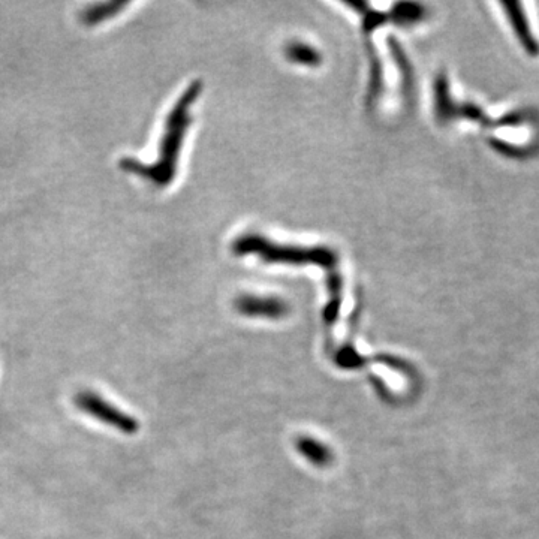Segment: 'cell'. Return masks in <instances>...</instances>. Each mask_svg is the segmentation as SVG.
Returning <instances> with one entry per match:
<instances>
[{"mask_svg":"<svg viewBox=\"0 0 539 539\" xmlns=\"http://www.w3.org/2000/svg\"><path fill=\"white\" fill-rule=\"evenodd\" d=\"M201 92H203V83L200 80L194 81L189 84L188 89L174 105L165 123V135L161 141L158 162L153 165H144L137 159L125 158L120 161L122 170L135 176L146 177L159 188L170 185L177 173V162H179L183 138L192 122L189 110L197 102Z\"/></svg>","mask_w":539,"mask_h":539,"instance_id":"cell-1","label":"cell"},{"mask_svg":"<svg viewBox=\"0 0 539 539\" xmlns=\"http://www.w3.org/2000/svg\"><path fill=\"white\" fill-rule=\"evenodd\" d=\"M237 257L257 255L269 264L286 266H319L328 271L337 269V254L325 246L300 248V246L277 245L260 234H246L233 243Z\"/></svg>","mask_w":539,"mask_h":539,"instance_id":"cell-2","label":"cell"},{"mask_svg":"<svg viewBox=\"0 0 539 539\" xmlns=\"http://www.w3.org/2000/svg\"><path fill=\"white\" fill-rule=\"evenodd\" d=\"M78 411L92 417L99 423L110 426L111 429L119 430L125 435H135L140 430V423L137 418L126 414L122 409L117 408L113 403L105 400L101 394L95 391L83 390L77 393L74 399Z\"/></svg>","mask_w":539,"mask_h":539,"instance_id":"cell-3","label":"cell"},{"mask_svg":"<svg viewBox=\"0 0 539 539\" xmlns=\"http://www.w3.org/2000/svg\"><path fill=\"white\" fill-rule=\"evenodd\" d=\"M234 307L240 315L248 318L282 319L289 313V306L279 297H261L245 294L237 297Z\"/></svg>","mask_w":539,"mask_h":539,"instance_id":"cell-4","label":"cell"},{"mask_svg":"<svg viewBox=\"0 0 539 539\" xmlns=\"http://www.w3.org/2000/svg\"><path fill=\"white\" fill-rule=\"evenodd\" d=\"M295 450L316 468H327L334 460L331 448L312 436H300V438L295 439Z\"/></svg>","mask_w":539,"mask_h":539,"instance_id":"cell-5","label":"cell"},{"mask_svg":"<svg viewBox=\"0 0 539 539\" xmlns=\"http://www.w3.org/2000/svg\"><path fill=\"white\" fill-rule=\"evenodd\" d=\"M504 6L507 8L508 18H510L511 24H513L520 41L525 45L526 51H529L531 54H538V44L534 39V35H532L531 29H529V23L526 21L522 5L516 2H504Z\"/></svg>","mask_w":539,"mask_h":539,"instance_id":"cell-6","label":"cell"},{"mask_svg":"<svg viewBox=\"0 0 539 539\" xmlns=\"http://www.w3.org/2000/svg\"><path fill=\"white\" fill-rule=\"evenodd\" d=\"M328 303L324 307V322L327 327H333L334 322L339 318L340 307H342V276L339 271H328L327 277Z\"/></svg>","mask_w":539,"mask_h":539,"instance_id":"cell-7","label":"cell"},{"mask_svg":"<svg viewBox=\"0 0 539 539\" xmlns=\"http://www.w3.org/2000/svg\"><path fill=\"white\" fill-rule=\"evenodd\" d=\"M285 56L289 62L309 68H316L322 63L321 53L306 42L294 41L286 45Z\"/></svg>","mask_w":539,"mask_h":539,"instance_id":"cell-8","label":"cell"},{"mask_svg":"<svg viewBox=\"0 0 539 539\" xmlns=\"http://www.w3.org/2000/svg\"><path fill=\"white\" fill-rule=\"evenodd\" d=\"M128 5V2L96 3V5L89 6V8L83 12V21L84 23L89 24V26L102 23V21L113 18L114 15L119 14V12Z\"/></svg>","mask_w":539,"mask_h":539,"instance_id":"cell-9","label":"cell"},{"mask_svg":"<svg viewBox=\"0 0 539 539\" xmlns=\"http://www.w3.org/2000/svg\"><path fill=\"white\" fill-rule=\"evenodd\" d=\"M424 15L423 6L417 3H399L394 6L391 12V18L400 26H409V24L417 23Z\"/></svg>","mask_w":539,"mask_h":539,"instance_id":"cell-10","label":"cell"},{"mask_svg":"<svg viewBox=\"0 0 539 539\" xmlns=\"http://www.w3.org/2000/svg\"><path fill=\"white\" fill-rule=\"evenodd\" d=\"M364 358L357 354L352 346H345L337 355V364L345 369H355V367L364 366Z\"/></svg>","mask_w":539,"mask_h":539,"instance_id":"cell-11","label":"cell"}]
</instances>
